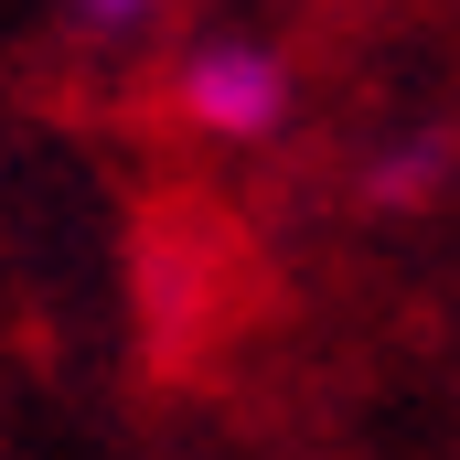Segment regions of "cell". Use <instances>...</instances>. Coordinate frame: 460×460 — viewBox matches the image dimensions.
Masks as SVG:
<instances>
[{"mask_svg": "<svg viewBox=\"0 0 460 460\" xmlns=\"http://www.w3.org/2000/svg\"><path fill=\"white\" fill-rule=\"evenodd\" d=\"M161 11H172V0H65V22H75L86 43H150Z\"/></svg>", "mask_w": 460, "mask_h": 460, "instance_id": "3", "label": "cell"}, {"mask_svg": "<svg viewBox=\"0 0 460 460\" xmlns=\"http://www.w3.org/2000/svg\"><path fill=\"white\" fill-rule=\"evenodd\" d=\"M450 172H460V139H450V128H407V139H385V150L364 161V193L407 215V204H429Z\"/></svg>", "mask_w": 460, "mask_h": 460, "instance_id": "2", "label": "cell"}, {"mask_svg": "<svg viewBox=\"0 0 460 460\" xmlns=\"http://www.w3.org/2000/svg\"><path fill=\"white\" fill-rule=\"evenodd\" d=\"M161 118L204 150H268L300 118V65L257 32H193L161 65Z\"/></svg>", "mask_w": 460, "mask_h": 460, "instance_id": "1", "label": "cell"}]
</instances>
